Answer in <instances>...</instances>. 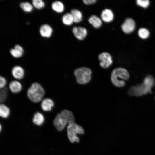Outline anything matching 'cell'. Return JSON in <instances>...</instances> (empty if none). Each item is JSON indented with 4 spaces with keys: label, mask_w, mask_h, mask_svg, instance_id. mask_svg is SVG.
Returning a JSON list of instances; mask_svg holds the SVG:
<instances>
[{
    "label": "cell",
    "mask_w": 155,
    "mask_h": 155,
    "mask_svg": "<svg viewBox=\"0 0 155 155\" xmlns=\"http://www.w3.org/2000/svg\"><path fill=\"white\" fill-rule=\"evenodd\" d=\"M155 84L153 76L148 75L146 77L141 84L131 87L129 90L128 94L130 96H142L151 93L152 88Z\"/></svg>",
    "instance_id": "6da1fadb"
},
{
    "label": "cell",
    "mask_w": 155,
    "mask_h": 155,
    "mask_svg": "<svg viewBox=\"0 0 155 155\" xmlns=\"http://www.w3.org/2000/svg\"><path fill=\"white\" fill-rule=\"evenodd\" d=\"M75 117L72 112L67 110L62 111L56 116L53 121V124L57 130L62 131L66 125L74 123Z\"/></svg>",
    "instance_id": "7a4b0ae2"
},
{
    "label": "cell",
    "mask_w": 155,
    "mask_h": 155,
    "mask_svg": "<svg viewBox=\"0 0 155 155\" xmlns=\"http://www.w3.org/2000/svg\"><path fill=\"white\" fill-rule=\"evenodd\" d=\"M129 77V73L125 69L118 67L114 69L111 75V80L112 84L115 86L120 87L125 85V80Z\"/></svg>",
    "instance_id": "3957f363"
},
{
    "label": "cell",
    "mask_w": 155,
    "mask_h": 155,
    "mask_svg": "<svg viewBox=\"0 0 155 155\" xmlns=\"http://www.w3.org/2000/svg\"><path fill=\"white\" fill-rule=\"evenodd\" d=\"M44 94V89L42 86L39 83L34 82L28 89L27 94L30 100L36 103L42 100Z\"/></svg>",
    "instance_id": "277c9868"
},
{
    "label": "cell",
    "mask_w": 155,
    "mask_h": 155,
    "mask_svg": "<svg viewBox=\"0 0 155 155\" xmlns=\"http://www.w3.org/2000/svg\"><path fill=\"white\" fill-rule=\"evenodd\" d=\"M74 74L78 83L84 84L89 82L91 80L92 71L89 68L81 67L75 69Z\"/></svg>",
    "instance_id": "5b68a950"
},
{
    "label": "cell",
    "mask_w": 155,
    "mask_h": 155,
    "mask_svg": "<svg viewBox=\"0 0 155 155\" xmlns=\"http://www.w3.org/2000/svg\"><path fill=\"white\" fill-rule=\"evenodd\" d=\"M67 130L68 138L72 143L79 142L77 134H83L84 133L83 128L74 123L68 125Z\"/></svg>",
    "instance_id": "8992f818"
},
{
    "label": "cell",
    "mask_w": 155,
    "mask_h": 155,
    "mask_svg": "<svg viewBox=\"0 0 155 155\" xmlns=\"http://www.w3.org/2000/svg\"><path fill=\"white\" fill-rule=\"evenodd\" d=\"M100 66L102 68H107L112 64L113 59L111 55L108 52H103L98 55Z\"/></svg>",
    "instance_id": "52a82bcc"
},
{
    "label": "cell",
    "mask_w": 155,
    "mask_h": 155,
    "mask_svg": "<svg viewBox=\"0 0 155 155\" xmlns=\"http://www.w3.org/2000/svg\"><path fill=\"white\" fill-rule=\"evenodd\" d=\"M72 31L74 36L79 40L84 39L88 34L87 29L83 27L74 26L72 28Z\"/></svg>",
    "instance_id": "ba28073f"
},
{
    "label": "cell",
    "mask_w": 155,
    "mask_h": 155,
    "mask_svg": "<svg viewBox=\"0 0 155 155\" xmlns=\"http://www.w3.org/2000/svg\"><path fill=\"white\" fill-rule=\"evenodd\" d=\"M135 27L134 21L130 18L126 19L121 26L122 30L126 33L131 32L134 30Z\"/></svg>",
    "instance_id": "9c48e42d"
},
{
    "label": "cell",
    "mask_w": 155,
    "mask_h": 155,
    "mask_svg": "<svg viewBox=\"0 0 155 155\" xmlns=\"http://www.w3.org/2000/svg\"><path fill=\"white\" fill-rule=\"evenodd\" d=\"M113 12L110 9L106 8L104 9L100 14V18L102 21L109 23L111 22L114 18Z\"/></svg>",
    "instance_id": "30bf717a"
},
{
    "label": "cell",
    "mask_w": 155,
    "mask_h": 155,
    "mask_svg": "<svg viewBox=\"0 0 155 155\" xmlns=\"http://www.w3.org/2000/svg\"><path fill=\"white\" fill-rule=\"evenodd\" d=\"M88 21L94 28H96L100 27L102 24V21L101 18L94 15H91L89 18Z\"/></svg>",
    "instance_id": "8fae6325"
},
{
    "label": "cell",
    "mask_w": 155,
    "mask_h": 155,
    "mask_svg": "<svg viewBox=\"0 0 155 155\" xmlns=\"http://www.w3.org/2000/svg\"><path fill=\"white\" fill-rule=\"evenodd\" d=\"M11 73L14 78L20 80L23 78L24 72V69L22 67L18 65L13 67L11 70Z\"/></svg>",
    "instance_id": "7c38bea8"
},
{
    "label": "cell",
    "mask_w": 155,
    "mask_h": 155,
    "mask_svg": "<svg viewBox=\"0 0 155 155\" xmlns=\"http://www.w3.org/2000/svg\"><path fill=\"white\" fill-rule=\"evenodd\" d=\"M39 31L40 35L44 37H49L52 34L53 30L49 25L44 24L40 27Z\"/></svg>",
    "instance_id": "4fadbf2b"
},
{
    "label": "cell",
    "mask_w": 155,
    "mask_h": 155,
    "mask_svg": "<svg viewBox=\"0 0 155 155\" xmlns=\"http://www.w3.org/2000/svg\"><path fill=\"white\" fill-rule=\"evenodd\" d=\"M53 101L50 98H45L41 102V107L42 109L45 111H51L54 106Z\"/></svg>",
    "instance_id": "5bb4252c"
},
{
    "label": "cell",
    "mask_w": 155,
    "mask_h": 155,
    "mask_svg": "<svg viewBox=\"0 0 155 155\" xmlns=\"http://www.w3.org/2000/svg\"><path fill=\"white\" fill-rule=\"evenodd\" d=\"M9 87L12 92L14 93H17L21 91L22 87L21 84L19 82L14 80L10 83Z\"/></svg>",
    "instance_id": "9a60e30c"
},
{
    "label": "cell",
    "mask_w": 155,
    "mask_h": 155,
    "mask_svg": "<svg viewBox=\"0 0 155 155\" xmlns=\"http://www.w3.org/2000/svg\"><path fill=\"white\" fill-rule=\"evenodd\" d=\"M70 13L73 16L74 22L78 23L82 21L83 18V15L80 10L73 9L71 10Z\"/></svg>",
    "instance_id": "2e32d148"
},
{
    "label": "cell",
    "mask_w": 155,
    "mask_h": 155,
    "mask_svg": "<svg viewBox=\"0 0 155 155\" xmlns=\"http://www.w3.org/2000/svg\"><path fill=\"white\" fill-rule=\"evenodd\" d=\"M51 7L53 10L58 13L62 12L65 9L64 4L62 2L59 1L53 2L51 4Z\"/></svg>",
    "instance_id": "e0dca14e"
},
{
    "label": "cell",
    "mask_w": 155,
    "mask_h": 155,
    "mask_svg": "<svg viewBox=\"0 0 155 155\" xmlns=\"http://www.w3.org/2000/svg\"><path fill=\"white\" fill-rule=\"evenodd\" d=\"M11 54L14 57L19 58L21 57L23 53V49L22 46L20 45H16L13 49L10 50Z\"/></svg>",
    "instance_id": "ac0fdd59"
},
{
    "label": "cell",
    "mask_w": 155,
    "mask_h": 155,
    "mask_svg": "<svg viewBox=\"0 0 155 155\" xmlns=\"http://www.w3.org/2000/svg\"><path fill=\"white\" fill-rule=\"evenodd\" d=\"M44 118L43 114L39 112L34 114L32 119L33 122L38 125H42L44 121Z\"/></svg>",
    "instance_id": "d6986e66"
},
{
    "label": "cell",
    "mask_w": 155,
    "mask_h": 155,
    "mask_svg": "<svg viewBox=\"0 0 155 155\" xmlns=\"http://www.w3.org/2000/svg\"><path fill=\"white\" fill-rule=\"evenodd\" d=\"M63 24L67 26H70L74 22L73 16L70 12L64 14L62 18Z\"/></svg>",
    "instance_id": "ffe728a7"
},
{
    "label": "cell",
    "mask_w": 155,
    "mask_h": 155,
    "mask_svg": "<svg viewBox=\"0 0 155 155\" xmlns=\"http://www.w3.org/2000/svg\"><path fill=\"white\" fill-rule=\"evenodd\" d=\"M10 113L9 108L6 105L1 104L0 105V115L4 118L7 117Z\"/></svg>",
    "instance_id": "44dd1931"
},
{
    "label": "cell",
    "mask_w": 155,
    "mask_h": 155,
    "mask_svg": "<svg viewBox=\"0 0 155 155\" xmlns=\"http://www.w3.org/2000/svg\"><path fill=\"white\" fill-rule=\"evenodd\" d=\"M20 7L26 12H31L33 9L32 5L28 2H21L20 3Z\"/></svg>",
    "instance_id": "7402d4cb"
},
{
    "label": "cell",
    "mask_w": 155,
    "mask_h": 155,
    "mask_svg": "<svg viewBox=\"0 0 155 155\" xmlns=\"http://www.w3.org/2000/svg\"><path fill=\"white\" fill-rule=\"evenodd\" d=\"M138 34L141 38L146 39L149 36L150 33L147 29L144 28H141L139 29Z\"/></svg>",
    "instance_id": "603a6c76"
},
{
    "label": "cell",
    "mask_w": 155,
    "mask_h": 155,
    "mask_svg": "<svg viewBox=\"0 0 155 155\" xmlns=\"http://www.w3.org/2000/svg\"><path fill=\"white\" fill-rule=\"evenodd\" d=\"M8 89L5 88L1 89L0 91V101L1 103L3 102L6 99L7 96Z\"/></svg>",
    "instance_id": "cb8c5ba5"
},
{
    "label": "cell",
    "mask_w": 155,
    "mask_h": 155,
    "mask_svg": "<svg viewBox=\"0 0 155 155\" xmlns=\"http://www.w3.org/2000/svg\"><path fill=\"white\" fill-rule=\"evenodd\" d=\"M32 3L33 6L38 9H41L45 6V3L42 0H33Z\"/></svg>",
    "instance_id": "d4e9b609"
},
{
    "label": "cell",
    "mask_w": 155,
    "mask_h": 155,
    "mask_svg": "<svg viewBox=\"0 0 155 155\" xmlns=\"http://www.w3.org/2000/svg\"><path fill=\"white\" fill-rule=\"evenodd\" d=\"M136 3L138 5L144 8L148 7L150 3L148 0H137Z\"/></svg>",
    "instance_id": "484cf974"
},
{
    "label": "cell",
    "mask_w": 155,
    "mask_h": 155,
    "mask_svg": "<svg viewBox=\"0 0 155 155\" xmlns=\"http://www.w3.org/2000/svg\"><path fill=\"white\" fill-rule=\"evenodd\" d=\"M7 81L5 78L4 77L0 76V88L1 89L5 88L6 84Z\"/></svg>",
    "instance_id": "4316f807"
},
{
    "label": "cell",
    "mask_w": 155,
    "mask_h": 155,
    "mask_svg": "<svg viewBox=\"0 0 155 155\" xmlns=\"http://www.w3.org/2000/svg\"><path fill=\"white\" fill-rule=\"evenodd\" d=\"M84 4L86 5L92 4L95 3L96 1V0H83L82 1Z\"/></svg>",
    "instance_id": "83f0119b"
}]
</instances>
